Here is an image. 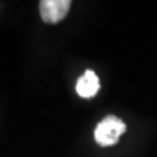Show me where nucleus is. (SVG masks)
I'll use <instances>...</instances> for the list:
<instances>
[{"mask_svg":"<svg viewBox=\"0 0 157 157\" xmlns=\"http://www.w3.org/2000/svg\"><path fill=\"white\" fill-rule=\"evenodd\" d=\"M124 132L126 124L123 121L114 115H107L97 124L94 130V139L98 145L110 147L117 144Z\"/></svg>","mask_w":157,"mask_h":157,"instance_id":"1","label":"nucleus"},{"mask_svg":"<svg viewBox=\"0 0 157 157\" xmlns=\"http://www.w3.org/2000/svg\"><path fill=\"white\" fill-rule=\"evenodd\" d=\"M71 8L70 0H42L39 2L41 18L46 24H58L67 16Z\"/></svg>","mask_w":157,"mask_h":157,"instance_id":"2","label":"nucleus"},{"mask_svg":"<svg viewBox=\"0 0 157 157\" xmlns=\"http://www.w3.org/2000/svg\"><path fill=\"white\" fill-rule=\"evenodd\" d=\"M100 90V78L94 71L86 70L76 82V93L82 98L94 97Z\"/></svg>","mask_w":157,"mask_h":157,"instance_id":"3","label":"nucleus"}]
</instances>
